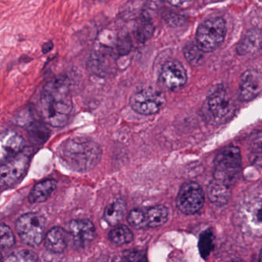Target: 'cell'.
I'll list each match as a JSON object with an SVG mask.
<instances>
[{
	"label": "cell",
	"instance_id": "obj_9",
	"mask_svg": "<svg viewBox=\"0 0 262 262\" xmlns=\"http://www.w3.org/2000/svg\"><path fill=\"white\" fill-rule=\"evenodd\" d=\"M166 102L162 92L152 89L139 90L130 98L132 108L139 114L150 116L159 113Z\"/></svg>",
	"mask_w": 262,
	"mask_h": 262
},
{
	"label": "cell",
	"instance_id": "obj_3",
	"mask_svg": "<svg viewBox=\"0 0 262 262\" xmlns=\"http://www.w3.org/2000/svg\"><path fill=\"white\" fill-rule=\"evenodd\" d=\"M237 219L245 231L262 237V191L245 196L237 208Z\"/></svg>",
	"mask_w": 262,
	"mask_h": 262
},
{
	"label": "cell",
	"instance_id": "obj_19",
	"mask_svg": "<svg viewBox=\"0 0 262 262\" xmlns=\"http://www.w3.org/2000/svg\"><path fill=\"white\" fill-rule=\"evenodd\" d=\"M126 205L122 199H118L110 204L104 211V220L110 225H116L125 215Z\"/></svg>",
	"mask_w": 262,
	"mask_h": 262
},
{
	"label": "cell",
	"instance_id": "obj_20",
	"mask_svg": "<svg viewBox=\"0 0 262 262\" xmlns=\"http://www.w3.org/2000/svg\"><path fill=\"white\" fill-rule=\"evenodd\" d=\"M261 45V35L259 31H250L247 36L239 42L237 52L239 55H247L256 51Z\"/></svg>",
	"mask_w": 262,
	"mask_h": 262
},
{
	"label": "cell",
	"instance_id": "obj_6",
	"mask_svg": "<svg viewBox=\"0 0 262 262\" xmlns=\"http://www.w3.org/2000/svg\"><path fill=\"white\" fill-rule=\"evenodd\" d=\"M45 227V219L37 213L23 214L16 222V230L21 242L33 248L42 243Z\"/></svg>",
	"mask_w": 262,
	"mask_h": 262
},
{
	"label": "cell",
	"instance_id": "obj_11",
	"mask_svg": "<svg viewBox=\"0 0 262 262\" xmlns=\"http://www.w3.org/2000/svg\"><path fill=\"white\" fill-rule=\"evenodd\" d=\"M30 162V156L27 153L21 152L4 162L0 169L1 186L11 187L17 184L26 174Z\"/></svg>",
	"mask_w": 262,
	"mask_h": 262
},
{
	"label": "cell",
	"instance_id": "obj_30",
	"mask_svg": "<svg viewBox=\"0 0 262 262\" xmlns=\"http://www.w3.org/2000/svg\"><path fill=\"white\" fill-rule=\"evenodd\" d=\"M170 6L174 7H186L192 2V0H165Z\"/></svg>",
	"mask_w": 262,
	"mask_h": 262
},
{
	"label": "cell",
	"instance_id": "obj_25",
	"mask_svg": "<svg viewBox=\"0 0 262 262\" xmlns=\"http://www.w3.org/2000/svg\"><path fill=\"white\" fill-rule=\"evenodd\" d=\"M183 52L186 60L189 63L194 64V65L199 63L202 60L203 58V53H205L197 43L187 44L184 48Z\"/></svg>",
	"mask_w": 262,
	"mask_h": 262
},
{
	"label": "cell",
	"instance_id": "obj_28",
	"mask_svg": "<svg viewBox=\"0 0 262 262\" xmlns=\"http://www.w3.org/2000/svg\"><path fill=\"white\" fill-rule=\"evenodd\" d=\"M1 248H12L15 244V237L11 228L5 224L1 225Z\"/></svg>",
	"mask_w": 262,
	"mask_h": 262
},
{
	"label": "cell",
	"instance_id": "obj_32",
	"mask_svg": "<svg viewBox=\"0 0 262 262\" xmlns=\"http://www.w3.org/2000/svg\"><path fill=\"white\" fill-rule=\"evenodd\" d=\"M260 260H261V261H262V249H261V251H260Z\"/></svg>",
	"mask_w": 262,
	"mask_h": 262
},
{
	"label": "cell",
	"instance_id": "obj_21",
	"mask_svg": "<svg viewBox=\"0 0 262 262\" xmlns=\"http://www.w3.org/2000/svg\"><path fill=\"white\" fill-rule=\"evenodd\" d=\"M154 31V24L151 18L142 16L135 26L134 36L138 42L145 43L152 36Z\"/></svg>",
	"mask_w": 262,
	"mask_h": 262
},
{
	"label": "cell",
	"instance_id": "obj_5",
	"mask_svg": "<svg viewBox=\"0 0 262 262\" xmlns=\"http://www.w3.org/2000/svg\"><path fill=\"white\" fill-rule=\"evenodd\" d=\"M226 26L222 18L213 17L204 21L196 32V43L205 53L217 50L225 40Z\"/></svg>",
	"mask_w": 262,
	"mask_h": 262
},
{
	"label": "cell",
	"instance_id": "obj_29",
	"mask_svg": "<svg viewBox=\"0 0 262 262\" xmlns=\"http://www.w3.org/2000/svg\"><path fill=\"white\" fill-rule=\"evenodd\" d=\"M123 259L125 260H133V261H141L146 260L145 254L142 251H126L123 254Z\"/></svg>",
	"mask_w": 262,
	"mask_h": 262
},
{
	"label": "cell",
	"instance_id": "obj_2",
	"mask_svg": "<svg viewBox=\"0 0 262 262\" xmlns=\"http://www.w3.org/2000/svg\"><path fill=\"white\" fill-rule=\"evenodd\" d=\"M58 155L67 168L83 172L93 169L100 162L102 151L100 145L92 139L74 137L61 144Z\"/></svg>",
	"mask_w": 262,
	"mask_h": 262
},
{
	"label": "cell",
	"instance_id": "obj_27",
	"mask_svg": "<svg viewBox=\"0 0 262 262\" xmlns=\"http://www.w3.org/2000/svg\"><path fill=\"white\" fill-rule=\"evenodd\" d=\"M133 47L131 38L128 35H122L117 38L116 43V51L118 56H124L128 54Z\"/></svg>",
	"mask_w": 262,
	"mask_h": 262
},
{
	"label": "cell",
	"instance_id": "obj_10",
	"mask_svg": "<svg viewBox=\"0 0 262 262\" xmlns=\"http://www.w3.org/2000/svg\"><path fill=\"white\" fill-rule=\"evenodd\" d=\"M205 203V193L199 184L195 182H185L182 185L177 199L176 205L182 212L192 214L198 212Z\"/></svg>",
	"mask_w": 262,
	"mask_h": 262
},
{
	"label": "cell",
	"instance_id": "obj_31",
	"mask_svg": "<svg viewBox=\"0 0 262 262\" xmlns=\"http://www.w3.org/2000/svg\"><path fill=\"white\" fill-rule=\"evenodd\" d=\"M53 42L52 41H48V42H45L42 47V52L44 54L50 53L53 49Z\"/></svg>",
	"mask_w": 262,
	"mask_h": 262
},
{
	"label": "cell",
	"instance_id": "obj_12",
	"mask_svg": "<svg viewBox=\"0 0 262 262\" xmlns=\"http://www.w3.org/2000/svg\"><path fill=\"white\" fill-rule=\"evenodd\" d=\"M159 82L164 88L170 91L179 90L187 82V73L185 67L178 61H168L161 70Z\"/></svg>",
	"mask_w": 262,
	"mask_h": 262
},
{
	"label": "cell",
	"instance_id": "obj_14",
	"mask_svg": "<svg viewBox=\"0 0 262 262\" xmlns=\"http://www.w3.org/2000/svg\"><path fill=\"white\" fill-rule=\"evenodd\" d=\"M262 92V73L248 70L242 74L239 84V96L244 101H251Z\"/></svg>",
	"mask_w": 262,
	"mask_h": 262
},
{
	"label": "cell",
	"instance_id": "obj_23",
	"mask_svg": "<svg viewBox=\"0 0 262 262\" xmlns=\"http://www.w3.org/2000/svg\"><path fill=\"white\" fill-rule=\"evenodd\" d=\"M249 151L251 160L255 163L262 162V130L255 132L249 138Z\"/></svg>",
	"mask_w": 262,
	"mask_h": 262
},
{
	"label": "cell",
	"instance_id": "obj_8",
	"mask_svg": "<svg viewBox=\"0 0 262 262\" xmlns=\"http://www.w3.org/2000/svg\"><path fill=\"white\" fill-rule=\"evenodd\" d=\"M206 107L213 121L217 122L228 120L235 110L231 95L223 86L216 87L210 93L207 99Z\"/></svg>",
	"mask_w": 262,
	"mask_h": 262
},
{
	"label": "cell",
	"instance_id": "obj_18",
	"mask_svg": "<svg viewBox=\"0 0 262 262\" xmlns=\"http://www.w3.org/2000/svg\"><path fill=\"white\" fill-rule=\"evenodd\" d=\"M57 182L54 179H46L35 185L29 194L30 203H42L50 197L56 190Z\"/></svg>",
	"mask_w": 262,
	"mask_h": 262
},
{
	"label": "cell",
	"instance_id": "obj_13",
	"mask_svg": "<svg viewBox=\"0 0 262 262\" xmlns=\"http://www.w3.org/2000/svg\"><path fill=\"white\" fill-rule=\"evenodd\" d=\"M69 235L77 248H85L96 237L94 224L88 219H74L69 223Z\"/></svg>",
	"mask_w": 262,
	"mask_h": 262
},
{
	"label": "cell",
	"instance_id": "obj_26",
	"mask_svg": "<svg viewBox=\"0 0 262 262\" xmlns=\"http://www.w3.org/2000/svg\"><path fill=\"white\" fill-rule=\"evenodd\" d=\"M37 260L38 256L33 251H30V250H20V251H15L6 258V261L13 262L36 261Z\"/></svg>",
	"mask_w": 262,
	"mask_h": 262
},
{
	"label": "cell",
	"instance_id": "obj_15",
	"mask_svg": "<svg viewBox=\"0 0 262 262\" xmlns=\"http://www.w3.org/2000/svg\"><path fill=\"white\" fill-rule=\"evenodd\" d=\"M25 147L24 138L13 131H5L1 134V153L2 163L16 157L22 152Z\"/></svg>",
	"mask_w": 262,
	"mask_h": 262
},
{
	"label": "cell",
	"instance_id": "obj_17",
	"mask_svg": "<svg viewBox=\"0 0 262 262\" xmlns=\"http://www.w3.org/2000/svg\"><path fill=\"white\" fill-rule=\"evenodd\" d=\"M231 185L214 179L208 187V197L213 204L219 206L228 203L231 198Z\"/></svg>",
	"mask_w": 262,
	"mask_h": 262
},
{
	"label": "cell",
	"instance_id": "obj_4",
	"mask_svg": "<svg viewBox=\"0 0 262 262\" xmlns=\"http://www.w3.org/2000/svg\"><path fill=\"white\" fill-rule=\"evenodd\" d=\"M242 166L240 150L235 146H227L221 150L214 159V179L231 185L237 179Z\"/></svg>",
	"mask_w": 262,
	"mask_h": 262
},
{
	"label": "cell",
	"instance_id": "obj_22",
	"mask_svg": "<svg viewBox=\"0 0 262 262\" xmlns=\"http://www.w3.org/2000/svg\"><path fill=\"white\" fill-rule=\"evenodd\" d=\"M134 238L133 231L125 225H117L108 233V239L116 245H125Z\"/></svg>",
	"mask_w": 262,
	"mask_h": 262
},
{
	"label": "cell",
	"instance_id": "obj_24",
	"mask_svg": "<svg viewBox=\"0 0 262 262\" xmlns=\"http://www.w3.org/2000/svg\"><path fill=\"white\" fill-rule=\"evenodd\" d=\"M214 236L211 230L204 231L199 237V248L202 257H207L214 249Z\"/></svg>",
	"mask_w": 262,
	"mask_h": 262
},
{
	"label": "cell",
	"instance_id": "obj_1",
	"mask_svg": "<svg viewBox=\"0 0 262 262\" xmlns=\"http://www.w3.org/2000/svg\"><path fill=\"white\" fill-rule=\"evenodd\" d=\"M73 108L70 82L67 76H56L44 85L39 110L47 124L56 128L65 126L70 121Z\"/></svg>",
	"mask_w": 262,
	"mask_h": 262
},
{
	"label": "cell",
	"instance_id": "obj_7",
	"mask_svg": "<svg viewBox=\"0 0 262 262\" xmlns=\"http://www.w3.org/2000/svg\"><path fill=\"white\" fill-rule=\"evenodd\" d=\"M168 210L165 205H158L145 208H134L128 213L127 221L136 229L157 228L168 221Z\"/></svg>",
	"mask_w": 262,
	"mask_h": 262
},
{
	"label": "cell",
	"instance_id": "obj_16",
	"mask_svg": "<svg viewBox=\"0 0 262 262\" xmlns=\"http://www.w3.org/2000/svg\"><path fill=\"white\" fill-rule=\"evenodd\" d=\"M68 241V234L64 228L61 227H53L46 234L45 247L50 252L59 253L63 252L67 247Z\"/></svg>",
	"mask_w": 262,
	"mask_h": 262
}]
</instances>
